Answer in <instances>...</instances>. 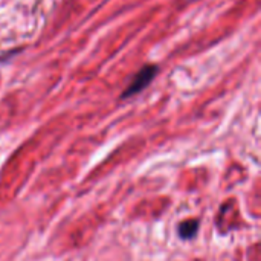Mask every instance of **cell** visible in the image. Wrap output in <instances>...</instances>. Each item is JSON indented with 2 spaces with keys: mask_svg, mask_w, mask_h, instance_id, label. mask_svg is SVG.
Listing matches in <instances>:
<instances>
[{
  "mask_svg": "<svg viewBox=\"0 0 261 261\" xmlns=\"http://www.w3.org/2000/svg\"><path fill=\"white\" fill-rule=\"evenodd\" d=\"M158 72H159V66H158V64H153V63L145 64L144 67H141V69L135 73L133 80H132L130 84L125 87V90L121 93V98H122V99L132 98V96L141 93L142 90H145V89L151 84V81L156 78Z\"/></svg>",
  "mask_w": 261,
  "mask_h": 261,
  "instance_id": "6da1fadb",
  "label": "cell"
},
{
  "mask_svg": "<svg viewBox=\"0 0 261 261\" xmlns=\"http://www.w3.org/2000/svg\"><path fill=\"white\" fill-rule=\"evenodd\" d=\"M199 231V222L197 220H185L179 225V237L184 239V240H190L193 239Z\"/></svg>",
  "mask_w": 261,
  "mask_h": 261,
  "instance_id": "7a4b0ae2",
  "label": "cell"
}]
</instances>
